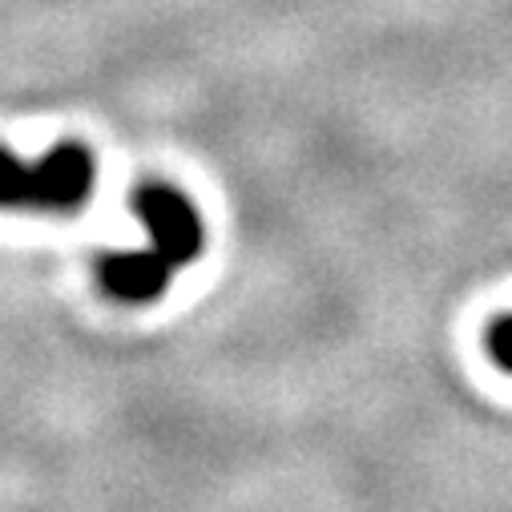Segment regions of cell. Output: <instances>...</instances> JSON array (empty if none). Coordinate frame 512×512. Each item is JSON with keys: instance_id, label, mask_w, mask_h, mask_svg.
Returning <instances> with one entry per match:
<instances>
[{"instance_id": "cell-1", "label": "cell", "mask_w": 512, "mask_h": 512, "mask_svg": "<svg viewBox=\"0 0 512 512\" xmlns=\"http://www.w3.org/2000/svg\"><path fill=\"white\" fill-rule=\"evenodd\" d=\"M97 162L81 142H57L45 158L21 162L0 146V210H45L73 214L89 202Z\"/></svg>"}, {"instance_id": "cell-2", "label": "cell", "mask_w": 512, "mask_h": 512, "mask_svg": "<svg viewBox=\"0 0 512 512\" xmlns=\"http://www.w3.org/2000/svg\"><path fill=\"white\" fill-rule=\"evenodd\" d=\"M134 214L150 234V246L162 259L182 271L190 263H198L206 254V226L202 214L194 210V202L166 182H146L134 190Z\"/></svg>"}, {"instance_id": "cell-3", "label": "cell", "mask_w": 512, "mask_h": 512, "mask_svg": "<svg viewBox=\"0 0 512 512\" xmlns=\"http://www.w3.org/2000/svg\"><path fill=\"white\" fill-rule=\"evenodd\" d=\"M174 267L162 259V254L150 250H117L97 259V283L109 299L130 303V307H146L154 299H162L174 283Z\"/></svg>"}, {"instance_id": "cell-4", "label": "cell", "mask_w": 512, "mask_h": 512, "mask_svg": "<svg viewBox=\"0 0 512 512\" xmlns=\"http://www.w3.org/2000/svg\"><path fill=\"white\" fill-rule=\"evenodd\" d=\"M484 347H488L492 363H496L500 371H508V375H512V315H500V319L488 327Z\"/></svg>"}]
</instances>
